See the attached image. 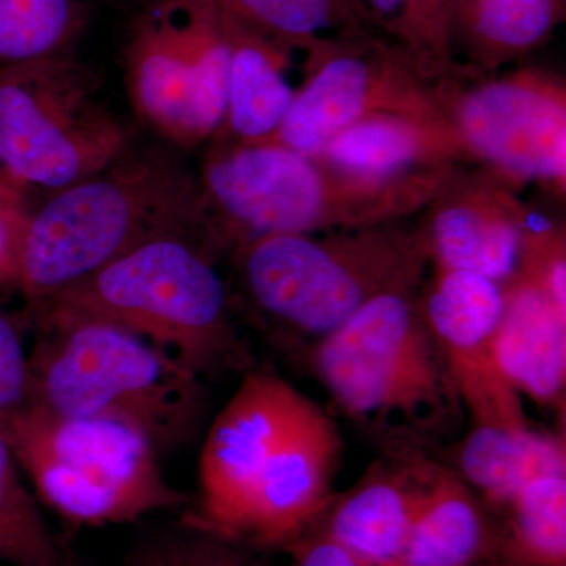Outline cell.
Wrapping results in <instances>:
<instances>
[{
    "instance_id": "obj_6",
    "label": "cell",
    "mask_w": 566,
    "mask_h": 566,
    "mask_svg": "<svg viewBox=\"0 0 566 566\" xmlns=\"http://www.w3.org/2000/svg\"><path fill=\"white\" fill-rule=\"evenodd\" d=\"M312 367L354 422L386 447H416L455 433L463 403L424 322L419 292L382 294L315 342Z\"/></svg>"
},
{
    "instance_id": "obj_4",
    "label": "cell",
    "mask_w": 566,
    "mask_h": 566,
    "mask_svg": "<svg viewBox=\"0 0 566 566\" xmlns=\"http://www.w3.org/2000/svg\"><path fill=\"white\" fill-rule=\"evenodd\" d=\"M248 303L275 326L322 340L382 294L419 292L433 264L423 222L260 238L230 253Z\"/></svg>"
},
{
    "instance_id": "obj_1",
    "label": "cell",
    "mask_w": 566,
    "mask_h": 566,
    "mask_svg": "<svg viewBox=\"0 0 566 566\" xmlns=\"http://www.w3.org/2000/svg\"><path fill=\"white\" fill-rule=\"evenodd\" d=\"M453 167L365 177L322 156L271 142H214L197 188L208 238L222 255L277 234L329 233L406 221L427 208Z\"/></svg>"
},
{
    "instance_id": "obj_7",
    "label": "cell",
    "mask_w": 566,
    "mask_h": 566,
    "mask_svg": "<svg viewBox=\"0 0 566 566\" xmlns=\"http://www.w3.org/2000/svg\"><path fill=\"white\" fill-rule=\"evenodd\" d=\"M0 424L36 497L76 526L134 523L188 505L163 475L158 450L132 424L29 403Z\"/></svg>"
},
{
    "instance_id": "obj_21",
    "label": "cell",
    "mask_w": 566,
    "mask_h": 566,
    "mask_svg": "<svg viewBox=\"0 0 566 566\" xmlns=\"http://www.w3.org/2000/svg\"><path fill=\"white\" fill-rule=\"evenodd\" d=\"M497 517L460 475L444 468L433 495L417 517L403 564L495 566Z\"/></svg>"
},
{
    "instance_id": "obj_26",
    "label": "cell",
    "mask_w": 566,
    "mask_h": 566,
    "mask_svg": "<svg viewBox=\"0 0 566 566\" xmlns=\"http://www.w3.org/2000/svg\"><path fill=\"white\" fill-rule=\"evenodd\" d=\"M21 472L0 424V560L11 566H76Z\"/></svg>"
},
{
    "instance_id": "obj_29",
    "label": "cell",
    "mask_w": 566,
    "mask_h": 566,
    "mask_svg": "<svg viewBox=\"0 0 566 566\" xmlns=\"http://www.w3.org/2000/svg\"><path fill=\"white\" fill-rule=\"evenodd\" d=\"M565 244L564 227L535 214L524 234L520 263L513 275L538 289L562 314H566Z\"/></svg>"
},
{
    "instance_id": "obj_2",
    "label": "cell",
    "mask_w": 566,
    "mask_h": 566,
    "mask_svg": "<svg viewBox=\"0 0 566 566\" xmlns=\"http://www.w3.org/2000/svg\"><path fill=\"white\" fill-rule=\"evenodd\" d=\"M28 403L136 427L161 453L196 441L210 411L207 379L140 335L51 304H31Z\"/></svg>"
},
{
    "instance_id": "obj_30",
    "label": "cell",
    "mask_w": 566,
    "mask_h": 566,
    "mask_svg": "<svg viewBox=\"0 0 566 566\" xmlns=\"http://www.w3.org/2000/svg\"><path fill=\"white\" fill-rule=\"evenodd\" d=\"M28 354L20 327L0 312V422L28 403Z\"/></svg>"
},
{
    "instance_id": "obj_20",
    "label": "cell",
    "mask_w": 566,
    "mask_h": 566,
    "mask_svg": "<svg viewBox=\"0 0 566 566\" xmlns=\"http://www.w3.org/2000/svg\"><path fill=\"white\" fill-rule=\"evenodd\" d=\"M223 24L232 41V59L226 117L212 139L223 144L270 140L289 114L296 95L283 73L290 51L226 21Z\"/></svg>"
},
{
    "instance_id": "obj_27",
    "label": "cell",
    "mask_w": 566,
    "mask_h": 566,
    "mask_svg": "<svg viewBox=\"0 0 566 566\" xmlns=\"http://www.w3.org/2000/svg\"><path fill=\"white\" fill-rule=\"evenodd\" d=\"M123 566H275L270 553L214 534L180 517L134 542Z\"/></svg>"
},
{
    "instance_id": "obj_17",
    "label": "cell",
    "mask_w": 566,
    "mask_h": 566,
    "mask_svg": "<svg viewBox=\"0 0 566 566\" xmlns=\"http://www.w3.org/2000/svg\"><path fill=\"white\" fill-rule=\"evenodd\" d=\"M504 308L495 353L506 381L546 408H560L566 386V314L531 283L502 285Z\"/></svg>"
},
{
    "instance_id": "obj_5",
    "label": "cell",
    "mask_w": 566,
    "mask_h": 566,
    "mask_svg": "<svg viewBox=\"0 0 566 566\" xmlns=\"http://www.w3.org/2000/svg\"><path fill=\"white\" fill-rule=\"evenodd\" d=\"M216 262L197 238H155L41 303L125 327L207 381L244 375L255 356Z\"/></svg>"
},
{
    "instance_id": "obj_32",
    "label": "cell",
    "mask_w": 566,
    "mask_h": 566,
    "mask_svg": "<svg viewBox=\"0 0 566 566\" xmlns=\"http://www.w3.org/2000/svg\"><path fill=\"white\" fill-rule=\"evenodd\" d=\"M286 553L292 556L290 566H374L315 528L301 536Z\"/></svg>"
},
{
    "instance_id": "obj_15",
    "label": "cell",
    "mask_w": 566,
    "mask_h": 566,
    "mask_svg": "<svg viewBox=\"0 0 566 566\" xmlns=\"http://www.w3.org/2000/svg\"><path fill=\"white\" fill-rule=\"evenodd\" d=\"M422 212L434 266L501 285L515 275L524 234L535 218L516 189L464 164L450 170Z\"/></svg>"
},
{
    "instance_id": "obj_8",
    "label": "cell",
    "mask_w": 566,
    "mask_h": 566,
    "mask_svg": "<svg viewBox=\"0 0 566 566\" xmlns=\"http://www.w3.org/2000/svg\"><path fill=\"white\" fill-rule=\"evenodd\" d=\"M99 88L57 57L0 69V172L52 193L106 169L129 137Z\"/></svg>"
},
{
    "instance_id": "obj_12",
    "label": "cell",
    "mask_w": 566,
    "mask_h": 566,
    "mask_svg": "<svg viewBox=\"0 0 566 566\" xmlns=\"http://www.w3.org/2000/svg\"><path fill=\"white\" fill-rule=\"evenodd\" d=\"M305 400L273 368L245 371L212 420L200 455L199 501L181 517L234 539L264 465Z\"/></svg>"
},
{
    "instance_id": "obj_25",
    "label": "cell",
    "mask_w": 566,
    "mask_h": 566,
    "mask_svg": "<svg viewBox=\"0 0 566 566\" xmlns=\"http://www.w3.org/2000/svg\"><path fill=\"white\" fill-rule=\"evenodd\" d=\"M499 512L495 566H566V474L534 480Z\"/></svg>"
},
{
    "instance_id": "obj_31",
    "label": "cell",
    "mask_w": 566,
    "mask_h": 566,
    "mask_svg": "<svg viewBox=\"0 0 566 566\" xmlns=\"http://www.w3.org/2000/svg\"><path fill=\"white\" fill-rule=\"evenodd\" d=\"M25 189L0 172V283L14 282L29 208Z\"/></svg>"
},
{
    "instance_id": "obj_23",
    "label": "cell",
    "mask_w": 566,
    "mask_h": 566,
    "mask_svg": "<svg viewBox=\"0 0 566 566\" xmlns=\"http://www.w3.org/2000/svg\"><path fill=\"white\" fill-rule=\"evenodd\" d=\"M233 28L285 51L307 52L319 40L375 32L357 0H211Z\"/></svg>"
},
{
    "instance_id": "obj_13",
    "label": "cell",
    "mask_w": 566,
    "mask_h": 566,
    "mask_svg": "<svg viewBox=\"0 0 566 566\" xmlns=\"http://www.w3.org/2000/svg\"><path fill=\"white\" fill-rule=\"evenodd\" d=\"M434 268L420 290V307L464 411L480 427L528 430L523 398L506 381L495 353V331L504 308L501 283Z\"/></svg>"
},
{
    "instance_id": "obj_3",
    "label": "cell",
    "mask_w": 566,
    "mask_h": 566,
    "mask_svg": "<svg viewBox=\"0 0 566 566\" xmlns=\"http://www.w3.org/2000/svg\"><path fill=\"white\" fill-rule=\"evenodd\" d=\"M169 234L197 238L211 252L197 177L166 153L128 147L31 210L14 283L29 303H41Z\"/></svg>"
},
{
    "instance_id": "obj_28",
    "label": "cell",
    "mask_w": 566,
    "mask_h": 566,
    "mask_svg": "<svg viewBox=\"0 0 566 566\" xmlns=\"http://www.w3.org/2000/svg\"><path fill=\"white\" fill-rule=\"evenodd\" d=\"M70 22V0H0V69L54 57Z\"/></svg>"
},
{
    "instance_id": "obj_9",
    "label": "cell",
    "mask_w": 566,
    "mask_h": 566,
    "mask_svg": "<svg viewBox=\"0 0 566 566\" xmlns=\"http://www.w3.org/2000/svg\"><path fill=\"white\" fill-rule=\"evenodd\" d=\"M439 104L472 164L505 185L566 192V87L557 74L520 69L436 84Z\"/></svg>"
},
{
    "instance_id": "obj_22",
    "label": "cell",
    "mask_w": 566,
    "mask_h": 566,
    "mask_svg": "<svg viewBox=\"0 0 566 566\" xmlns=\"http://www.w3.org/2000/svg\"><path fill=\"white\" fill-rule=\"evenodd\" d=\"M461 476L476 488L493 510H502L536 479L566 474L565 441L557 436L480 427L461 441L457 458Z\"/></svg>"
},
{
    "instance_id": "obj_24",
    "label": "cell",
    "mask_w": 566,
    "mask_h": 566,
    "mask_svg": "<svg viewBox=\"0 0 566 566\" xmlns=\"http://www.w3.org/2000/svg\"><path fill=\"white\" fill-rule=\"evenodd\" d=\"M374 31L430 84L468 76L452 43L453 0H357Z\"/></svg>"
},
{
    "instance_id": "obj_14",
    "label": "cell",
    "mask_w": 566,
    "mask_h": 566,
    "mask_svg": "<svg viewBox=\"0 0 566 566\" xmlns=\"http://www.w3.org/2000/svg\"><path fill=\"white\" fill-rule=\"evenodd\" d=\"M342 457L333 417L307 398L264 465L234 542L263 553L289 551L333 501Z\"/></svg>"
},
{
    "instance_id": "obj_11",
    "label": "cell",
    "mask_w": 566,
    "mask_h": 566,
    "mask_svg": "<svg viewBox=\"0 0 566 566\" xmlns=\"http://www.w3.org/2000/svg\"><path fill=\"white\" fill-rule=\"evenodd\" d=\"M305 54L307 80L266 140L271 144L316 156L345 129L375 115L447 117L436 85L376 32L327 36Z\"/></svg>"
},
{
    "instance_id": "obj_19",
    "label": "cell",
    "mask_w": 566,
    "mask_h": 566,
    "mask_svg": "<svg viewBox=\"0 0 566 566\" xmlns=\"http://www.w3.org/2000/svg\"><path fill=\"white\" fill-rule=\"evenodd\" d=\"M564 20L565 0H453V52L469 76H490L542 48Z\"/></svg>"
},
{
    "instance_id": "obj_18",
    "label": "cell",
    "mask_w": 566,
    "mask_h": 566,
    "mask_svg": "<svg viewBox=\"0 0 566 566\" xmlns=\"http://www.w3.org/2000/svg\"><path fill=\"white\" fill-rule=\"evenodd\" d=\"M316 156L348 172L378 178L472 164L449 118L398 114L356 123Z\"/></svg>"
},
{
    "instance_id": "obj_10",
    "label": "cell",
    "mask_w": 566,
    "mask_h": 566,
    "mask_svg": "<svg viewBox=\"0 0 566 566\" xmlns=\"http://www.w3.org/2000/svg\"><path fill=\"white\" fill-rule=\"evenodd\" d=\"M232 41L211 0H189L186 24L147 22L126 55V91L145 125L177 147L212 139L226 117Z\"/></svg>"
},
{
    "instance_id": "obj_16",
    "label": "cell",
    "mask_w": 566,
    "mask_h": 566,
    "mask_svg": "<svg viewBox=\"0 0 566 566\" xmlns=\"http://www.w3.org/2000/svg\"><path fill=\"white\" fill-rule=\"evenodd\" d=\"M442 472L444 468L422 449L386 447L352 490L334 494L311 528L331 536L367 564H403L412 527Z\"/></svg>"
}]
</instances>
